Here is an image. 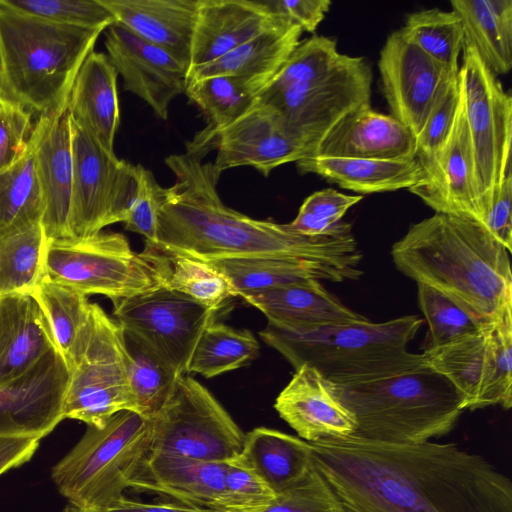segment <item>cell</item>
I'll return each instance as SVG.
<instances>
[{
    "mask_svg": "<svg viewBox=\"0 0 512 512\" xmlns=\"http://www.w3.org/2000/svg\"><path fill=\"white\" fill-rule=\"evenodd\" d=\"M344 512H512V482L456 443L394 444L353 435L309 442Z\"/></svg>",
    "mask_w": 512,
    "mask_h": 512,
    "instance_id": "1",
    "label": "cell"
},
{
    "mask_svg": "<svg viewBox=\"0 0 512 512\" xmlns=\"http://www.w3.org/2000/svg\"><path fill=\"white\" fill-rule=\"evenodd\" d=\"M186 152L166 165L175 183L166 189L154 244L204 261L230 257H274L309 261L338 269L356 280L362 254L349 224L341 231L307 236L285 224L256 220L226 206L217 192L212 163Z\"/></svg>",
    "mask_w": 512,
    "mask_h": 512,
    "instance_id": "2",
    "label": "cell"
},
{
    "mask_svg": "<svg viewBox=\"0 0 512 512\" xmlns=\"http://www.w3.org/2000/svg\"><path fill=\"white\" fill-rule=\"evenodd\" d=\"M509 254L476 219L443 213L412 224L391 248L405 276L446 294L485 322L512 301Z\"/></svg>",
    "mask_w": 512,
    "mask_h": 512,
    "instance_id": "3",
    "label": "cell"
},
{
    "mask_svg": "<svg viewBox=\"0 0 512 512\" xmlns=\"http://www.w3.org/2000/svg\"><path fill=\"white\" fill-rule=\"evenodd\" d=\"M423 323L417 315L385 322L341 324L291 332L272 324L259 332L295 370L315 368L332 385L370 382L426 366L422 354L407 351Z\"/></svg>",
    "mask_w": 512,
    "mask_h": 512,
    "instance_id": "4",
    "label": "cell"
},
{
    "mask_svg": "<svg viewBox=\"0 0 512 512\" xmlns=\"http://www.w3.org/2000/svg\"><path fill=\"white\" fill-rule=\"evenodd\" d=\"M100 29L58 25L0 6V93L36 118L67 106Z\"/></svg>",
    "mask_w": 512,
    "mask_h": 512,
    "instance_id": "5",
    "label": "cell"
},
{
    "mask_svg": "<svg viewBox=\"0 0 512 512\" xmlns=\"http://www.w3.org/2000/svg\"><path fill=\"white\" fill-rule=\"evenodd\" d=\"M331 392L356 422L353 436L383 443L418 444L448 434L466 410L455 386L428 365Z\"/></svg>",
    "mask_w": 512,
    "mask_h": 512,
    "instance_id": "6",
    "label": "cell"
},
{
    "mask_svg": "<svg viewBox=\"0 0 512 512\" xmlns=\"http://www.w3.org/2000/svg\"><path fill=\"white\" fill-rule=\"evenodd\" d=\"M152 418L123 410L101 428L88 426L72 450L52 469V479L81 512H102L124 495L150 452Z\"/></svg>",
    "mask_w": 512,
    "mask_h": 512,
    "instance_id": "7",
    "label": "cell"
},
{
    "mask_svg": "<svg viewBox=\"0 0 512 512\" xmlns=\"http://www.w3.org/2000/svg\"><path fill=\"white\" fill-rule=\"evenodd\" d=\"M124 332L96 303L69 367L63 417L98 429L116 413L135 412Z\"/></svg>",
    "mask_w": 512,
    "mask_h": 512,
    "instance_id": "8",
    "label": "cell"
},
{
    "mask_svg": "<svg viewBox=\"0 0 512 512\" xmlns=\"http://www.w3.org/2000/svg\"><path fill=\"white\" fill-rule=\"evenodd\" d=\"M43 278L112 301L161 287L155 268L142 252L135 253L124 235L102 231L48 240Z\"/></svg>",
    "mask_w": 512,
    "mask_h": 512,
    "instance_id": "9",
    "label": "cell"
},
{
    "mask_svg": "<svg viewBox=\"0 0 512 512\" xmlns=\"http://www.w3.org/2000/svg\"><path fill=\"white\" fill-rule=\"evenodd\" d=\"M459 79L474 157L478 221L492 189L512 172V97L471 47L463 50Z\"/></svg>",
    "mask_w": 512,
    "mask_h": 512,
    "instance_id": "10",
    "label": "cell"
},
{
    "mask_svg": "<svg viewBox=\"0 0 512 512\" xmlns=\"http://www.w3.org/2000/svg\"><path fill=\"white\" fill-rule=\"evenodd\" d=\"M426 364L445 376L469 410L512 406V301L476 333L425 349Z\"/></svg>",
    "mask_w": 512,
    "mask_h": 512,
    "instance_id": "11",
    "label": "cell"
},
{
    "mask_svg": "<svg viewBox=\"0 0 512 512\" xmlns=\"http://www.w3.org/2000/svg\"><path fill=\"white\" fill-rule=\"evenodd\" d=\"M150 451L204 462L237 457L244 434L228 412L201 383L181 376L174 393L152 417Z\"/></svg>",
    "mask_w": 512,
    "mask_h": 512,
    "instance_id": "12",
    "label": "cell"
},
{
    "mask_svg": "<svg viewBox=\"0 0 512 512\" xmlns=\"http://www.w3.org/2000/svg\"><path fill=\"white\" fill-rule=\"evenodd\" d=\"M372 71L363 57L345 55L328 74L259 99L284 129L310 150L349 113L370 105ZM309 155V156H310Z\"/></svg>",
    "mask_w": 512,
    "mask_h": 512,
    "instance_id": "13",
    "label": "cell"
},
{
    "mask_svg": "<svg viewBox=\"0 0 512 512\" xmlns=\"http://www.w3.org/2000/svg\"><path fill=\"white\" fill-rule=\"evenodd\" d=\"M73 182L72 237H87L124 222L136 191L135 165L105 150L71 119Z\"/></svg>",
    "mask_w": 512,
    "mask_h": 512,
    "instance_id": "14",
    "label": "cell"
},
{
    "mask_svg": "<svg viewBox=\"0 0 512 512\" xmlns=\"http://www.w3.org/2000/svg\"><path fill=\"white\" fill-rule=\"evenodd\" d=\"M113 315L124 332L134 336L177 373L184 375L195 346L215 312L191 298L160 287L113 300Z\"/></svg>",
    "mask_w": 512,
    "mask_h": 512,
    "instance_id": "15",
    "label": "cell"
},
{
    "mask_svg": "<svg viewBox=\"0 0 512 512\" xmlns=\"http://www.w3.org/2000/svg\"><path fill=\"white\" fill-rule=\"evenodd\" d=\"M214 147L217 155L212 163L215 175L231 168L251 166L268 177L272 170L309 157L310 150L293 138L283 127L275 110L259 99L244 115L216 134L200 138L187 151L201 157Z\"/></svg>",
    "mask_w": 512,
    "mask_h": 512,
    "instance_id": "16",
    "label": "cell"
},
{
    "mask_svg": "<svg viewBox=\"0 0 512 512\" xmlns=\"http://www.w3.org/2000/svg\"><path fill=\"white\" fill-rule=\"evenodd\" d=\"M378 67L391 115L417 138L441 89L458 73H449L407 39L401 30L388 36L380 52Z\"/></svg>",
    "mask_w": 512,
    "mask_h": 512,
    "instance_id": "17",
    "label": "cell"
},
{
    "mask_svg": "<svg viewBox=\"0 0 512 512\" xmlns=\"http://www.w3.org/2000/svg\"><path fill=\"white\" fill-rule=\"evenodd\" d=\"M69 370L53 349L24 375L0 385V436L42 439L64 419Z\"/></svg>",
    "mask_w": 512,
    "mask_h": 512,
    "instance_id": "18",
    "label": "cell"
},
{
    "mask_svg": "<svg viewBox=\"0 0 512 512\" xmlns=\"http://www.w3.org/2000/svg\"><path fill=\"white\" fill-rule=\"evenodd\" d=\"M104 31L108 58L121 75L123 88L167 120L170 103L185 92L188 68L119 22Z\"/></svg>",
    "mask_w": 512,
    "mask_h": 512,
    "instance_id": "19",
    "label": "cell"
},
{
    "mask_svg": "<svg viewBox=\"0 0 512 512\" xmlns=\"http://www.w3.org/2000/svg\"><path fill=\"white\" fill-rule=\"evenodd\" d=\"M409 191L435 213L465 215L476 219L474 157L462 99L444 149Z\"/></svg>",
    "mask_w": 512,
    "mask_h": 512,
    "instance_id": "20",
    "label": "cell"
},
{
    "mask_svg": "<svg viewBox=\"0 0 512 512\" xmlns=\"http://www.w3.org/2000/svg\"><path fill=\"white\" fill-rule=\"evenodd\" d=\"M309 157L411 160L416 158V138L391 114L367 105L337 123Z\"/></svg>",
    "mask_w": 512,
    "mask_h": 512,
    "instance_id": "21",
    "label": "cell"
},
{
    "mask_svg": "<svg viewBox=\"0 0 512 512\" xmlns=\"http://www.w3.org/2000/svg\"><path fill=\"white\" fill-rule=\"evenodd\" d=\"M240 297L260 310L269 324L291 332L370 321L344 305L317 279H307Z\"/></svg>",
    "mask_w": 512,
    "mask_h": 512,
    "instance_id": "22",
    "label": "cell"
},
{
    "mask_svg": "<svg viewBox=\"0 0 512 512\" xmlns=\"http://www.w3.org/2000/svg\"><path fill=\"white\" fill-rule=\"evenodd\" d=\"M225 462H204L150 451L130 486L177 499L193 507L229 512Z\"/></svg>",
    "mask_w": 512,
    "mask_h": 512,
    "instance_id": "23",
    "label": "cell"
},
{
    "mask_svg": "<svg viewBox=\"0 0 512 512\" xmlns=\"http://www.w3.org/2000/svg\"><path fill=\"white\" fill-rule=\"evenodd\" d=\"M279 416L307 442L354 433L352 414L331 392L327 381L309 365L297 370L276 398Z\"/></svg>",
    "mask_w": 512,
    "mask_h": 512,
    "instance_id": "24",
    "label": "cell"
},
{
    "mask_svg": "<svg viewBox=\"0 0 512 512\" xmlns=\"http://www.w3.org/2000/svg\"><path fill=\"white\" fill-rule=\"evenodd\" d=\"M277 19L260 0H199L189 69L220 58Z\"/></svg>",
    "mask_w": 512,
    "mask_h": 512,
    "instance_id": "25",
    "label": "cell"
},
{
    "mask_svg": "<svg viewBox=\"0 0 512 512\" xmlns=\"http://www.w3.org/2000/svg\"><path fill=\"white\" fill-rule=\"evenodd\" d=\"M37 173L44 201L42 226L47 240L72 237V123L67 106L52 115L36 148Z\"/></svg>",
    "mask_w": 512,
    "mask_h": 512,
    "instance_id": "26",
    "label": "cell"
},
{
    "mask_svg": "<svg viewBox=\"0 0 512 512\" xmlns=\"http://www.w3.org/2000/svg\"><path fill=\"white\" fill-rule=\"evenodd\" d=\"M140 38L165 50L189 70L199 0H100Z\"/></svg>",
    "mask_w": 512,
    "mask_h": 512,
    "instance_id": "27",
    "label": "cell"
},
{
    "mask_svg": "<svg viewBox=\"0 0 512 512\" xmlns=\"http://www.w3.org/2000/svg\"><path fill=\"white\" fill-rule=\"evenodd\" d=\"M302 32L299 26L278 17L271 27L220 58L191 67L187 80L233 76L247 81L261 94L299 44Z\"/></svg>",
    "mask_w": 512,
    "mask_h": 512,
    "instance_id": "28",
    "label": "cell"
},
{
    "mask_svg": "<svg viewBox=\"0 0 512 512\" xmlns=\"http://www.w3.org/2000/svg\"><path fill=\"white\" fill-rule=\"evenodd\" d=\"M53 349L46 318L31 295L0 297V385L24 375Z\"/></svg>",
    "mask_w": 512,
    "mask_h": 512,
    "instance_id": "29",
    "label": "cell"
},
{
    "mask_svg": "<svg viewBox=\"0 0 512 512\" xmlns=\"http://www.w3.org/2000/svg\"><path fill=\"white\" fill-rule=\"evenodd\" d=\"M117 76L108 56L93 51L83 62L67 100L71 119L112 153L120 123Z\"/></svg>",
    "mask_w": 512,
    "mask_h": 512,
    "instance_id": "30",
    "label": "cell"
},
{
    "mask_svg": "<svg viewBox=\"0 0 512 512\" xmlns=\"http://www.w3.org/2000/svg\"><path fill=\"white\" fill-rule=\"evenodd\" d=\"M237 458L275 494L297 484L314 467L309 442L266 427L244 436Z\"/></svg>",
    "mask_w": 512,
    "mask_h": 512,
    "instance_id": "31",
    "label": "cell"
},
{
    "mask_svg": "<svg viewBox=\"0 0 512 512\" xmlns=\"http://www.w3.org/2000/svg\"><path fill=\"white\" fill-rule=\"evenodd\" d=\"M300 173H314L341 188L362 194L411 188L422 178L418 160L307 157L296 162Z\"/></svg>",
    "mask_w": 512,
    "mask_h": 512,
    "instance_id": "32",
    "label": "cell"
},
{
    "mask_svg": "<svg viewBox=\"0 0 512 512\" xmlns=\"http://www.w3.org/2000/svg\"><path fill=\"white\" fill-rule=\"evenodd\" d=\"M453 10L461 19L464 48L471 47L496 75L512 66V1L452 0Z\"/></svg>",
    "mask_w": 512,
    "mask_h": 512,
    "instance_id": "33",
    "label": "cell"
},
{
    "mask_svg": "<svg viewBox=\"0 0 512 512\" xmlns=\"http://www.w3.org/2000/svg\"><path fill=\"white\" fill-rule=\"evenodd\" d=\"M51 116L36 118L29 147L10 168L0 171V240L41 222L44 201L36 166V148Z\"/></svg>",
    "mask_w": 512,
    "mask_h": 512,
    "instance_id": "34",
    "label": "cell"
},
{
    "mask_svg": "<svg viewBox=\"0 0 512 512\" xmlns=\"http://www.w3.org/2000/svg\"><path fill=\"white\" fill-rule=\"evenodd\" d=\"M142 253L155 268L161 287L181 293L213 310L238 296L229 279L207 261L150 243H145Z\"/></svg>",
    "mask_w": 512,
    "mask_h": 512,
    "instance_id": "35",
    "label": "cell"
},
{
    "mask_svg": "<svg viewBox=\"0 0 512 512\" xmlns=\"http://www.w3.org/2000/svg\"><path fill=\"white\" fill-rule=\"evenodd\" d=\"M232 283L238 296L307 279L342 282L346 273L315 262L274 257H230L207 261Z\"/></svg>",
    "mask_w": 512,
    "mask_h": 512,
    "instance_id": "36",
    "label": "cell"
},
{
    "mask_svg": "<svg viewBox=\"0 0 512 512\" xmlns=\"http://www.w3.org/2000/svg\"><path fill=\"white\" fill-rule=\"evenodd\" d=\"M208 120L197 137H210L244 115L256 103L259 90L233 76L187 80L184 92Z\"/></svg>",
    "mask_w": 512,
    "mask_h": 512,
    "instance_id": "37",
    "label": "cell"
},
{
    "mask_svg": "<svg viewBox=\"0 0 512 512\" xmlns=\"http://www.w3.org/2000/svg\"><path fill=\"white\" fill-rule=\"evenodd\" d=\"M43 312L57 351L67 368L90 318L87 296L43 278L31 293Z\"/></svg>",
    "mask_w": 512,
    "mask_h": 512,
    "instance_id": "38",
    "label": "cell"
},
{
    "mask_svg": "<svg viewBox=\"0 0 512 512\" xmlns=\"http://www.w3.org/2000/svg\"><path fill=\"white\" fill-rule=\"evenodd\" d=\"M124 332V331H123ZM128 379L135 412L154 417L174 393L181 376L134 336L124 332Z\"/></svg>",
    "mask_w": 512,
    "mask_h": 512,
    "instance_id": "39",
    "label": "cell"
},
{
    "mask_svg": "<svg viewBox=\"0 0 512 512\" xmlns=\"http://www.w3.org/2000/svg\"><path fill=\"white\" fill-rule=\"evenodd\" d=\"M47 241L41 222L0 240V297L31 295L44 277Z\"/></svg>",
    "mask_w": 512,
    "mask_h": 512,
    "instance_id": "40",
    "label": "cell"
},
{
    "mask_svg": "<svg viewBox=\"0 0 512 512\" xmlns=\"http://www.w3.org/2000/svg\"><path fill=\"white\" fill-rule=\"evenodd\" d=\"M259 348L250 331L213 321L201 334L187 372L215 377L244 366L258 355Z\"/></svg>",
    "mask_w": 512,
    "mask_h": 512,
    "instance_id": "41",
    "label": "cell"
},
{
    "mask_svg": "<svg viewBox=\"0 0 512 512\" xmlns=\"http://www.w3.org/2000/svg\"><path fill=\"white\" fill-rule=\"evenodd\" d=\"M400 30L449 73L459 72V56L464 50V30L461 19L453 10L431 8L411 13Z\"/></svg>",
    "mask_w": 512,
    "mask_h": 512,
    "instance_id": "42",
    "label": "cell"
},
{
    "mask_svg": "<svg viewBox=\"0 0 512 512\" xmlns=\"http://www.w3.org/2000/svg\"><path fill=\"white\" fill-rule=\"evenodd\" d=\"M344 56L330 37L313 35L300 41L258 99L319 79L332 71Z\"/></svg>",
    "mask_w": 512,
    "mask_h": 512,
    "instance_id": "43",
    "label": "cell"
},
{
    "mask_svg": "<svg viewBox=\"0 0 512 512\" xmlns=\"http://www.w3.org/2000/svg\"><path fill=\"white\" fill-rule=\"evenodd\" d=\"M418 304L428 324L425 349L441 347L476 333L486 322L481 321L446 294L421 283Z\"/></svg>",
    "mask_w": 512,
    "mask_h": 512,
    "instance_id": "44",
    "label": "cell"
},
{
    "mask_svg": "<svg viewBox=\"0 0 512 512\" xmlns=\"http://www.w3.org/2000/svg\"><path fill=\"white\" fill-rule=\"evenodd\" d=\"M0 6L58 25L105 30L116 22L100 0H0Z\"/></svg>",
    "mask_w": 512,
    "mask_h": 512,
    "instance_id": "45",
    "label": "cell"
},
{
    "mask_svg": "<svg viewBox=\"0 0 512 512\" xmlns=\"http://www.w3.org/2000/svg\"><path fill=\"white\" fill-rule=\"evenodd\" d=\"M461 103L459 72L441 89L421 133L416 138V159L422 173L444 149L455 124Z\"/></svg>",
    "mask_w": 512,
    "mask_h": 512,
    "instance_id": "46",
    "label": "cell"
},
{
    "mask_svg": "<svg viewBox=\"0 0 512 512\" xmlns=\"http://www.w3.org/2000/svg\"><path fill=\"white\" fill-rule=\"evenodd\" d=\"M361 199L362 196L347 195L331 188L314 192L304 200L295 219L285 225L307 236L337 233L350 224L342 218Z\"/></svg>",
    "mask_w": 512,
    "mask_h": 512,
    "instance_id": "47",
    "label": "cell"
},
{
    "mask_svg": "<svg viewBox=\"0 0 512 512\" xmlns=\"http://www.w3.org/2000/svg\"><path fill=\"white\" fill-rule=\"evenodd\" d=\"M246 512H344L322 475L313 469L297 484L277 493L266 505Z\"/></svg>",
    "mask_w": 512,
    "mask_h": 512,
    "instance_id": "48",
    "label": "cell"
},
{
    "mask_svg": "<svg viewBox=\"0 0 512 512\" xmlns=\"http://www.w3.org/2000/svg\"><path fill=\"white\" fill-rule=\"evenodd\" d=\"M136 191L129 207L125 229L138 233L145 243L157 242L158 213L166 196V189L159 185L153 173L141 164L135 165Z\"/></svg>",
    "mask_w": 512,
    "mask_h": 512,
    "instance_id": "49",
    "label": "cell"
},
{
    "mask_svg": "<svg viewBox=\"0 0 512 512\" xmlns=\"http://www.w3.org/2000/svg\"><path fill=\"white\" fill-rule=\"evenodd\" d=\"M34 114L0 93V171L26 153L34 131Z\"/></svg>",
    "mask_w": 512,
    "mask_h": 512,
    "instance_id": "50",
    "label": "cell"
},
{
    "mask_svg": "<svg viewBox=\"0 0 512 512\" xmlns=\"http://www.w3.org/2000/svg\"><path fill=\"white\" fill-rule=\"evenodd\" d=\"M224 486L229 512H246L260 508L276 495L237 457L225 462Z\"/></svg>",
    "mask_w": 512,
    "mask_h": 512,
    "instance_id": "51",
    "label": "cell"
},
{
    "mask_svg": "<svg viewBox=\"0 0 512 512\" xmlns=\"http://www.w3.org/2000/svg\"><path fill=\"white\" fill-rule=\"evenodd\" d=\"M511 201L512 172L492 189L489 202L478 220L509 252L512 250Z\"/></svg>",
    "mask_w": 512,
    "mask_h": 512,
    "instance_id": "52",
    "label": "cell"
},
{
    "mask_svg": "<svg viewBox=\"0 0 512 512\" xmlns=\"http://www.w3.org/2000/svg\"><path fill=\"white\" fill-rule=\"evenodd\" d=\"M275 16L299 26L302 31L314 32L331 6L330 0H265Z\"/></svg>",
    "mask_w": 512,
    "mask_h": 512,
    "instance_id": "53",
    "label": "cell"
},
{
    "mask_svg": "<svg viewBox=\"0 0 512 512\" xmlns=\"http://www.w3.org/2000/svg\"><path fill=\"white\" fill-rule=\"evenodd\" d=\"M40 445V439L0 436V475L28 462Z\"/></svg>",
    "mask_w": 512,
    "mask_h": 512,
    "instance_id": "54",
    "label": "cell"
},
{
    "mask_svg": "<svg viewBox=\"0 0 512 512\" xmlns=\"http://www.w3.org/2000/svg\"><path fill=\"white\" fill-rule=\"evenodd\" d=\"M102 512H225L175 503H144L123 497Z\"/></svg>",
    "mask_w": 512,
    "mask_h": 512,
    "instance_id": "55",
    "label": "cell"
},
{
    "mask_svg": "<svg viewBox=\"0 0 512 512\" xmlns=\"http://www.w3.org/2000/svg\"><path fill=\"white\" fill-rule=\"evenodd\" d=\"M63 512H81L79 509L72 505H68L67 508Z\"/></svg>",
    "mask_w": 512,
    "mask_h": 512,
    "instance_id": "56",
    "label": "cell"
}]
</instances>
